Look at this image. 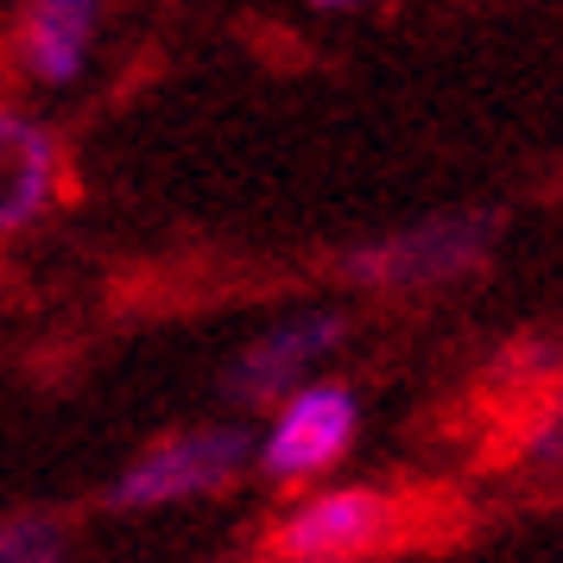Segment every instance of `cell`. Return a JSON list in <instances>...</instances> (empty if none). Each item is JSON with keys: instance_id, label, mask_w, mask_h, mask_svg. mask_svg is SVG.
Here are the masks:
<instances>
[{"instance_id": "6da1fadb", "label": "cell", "mask_w": 563, "mask_h": 563, "mask_svg": "<svg viewBox=\"0 0 563 563\" xmlns=\"http://www.w3.org/2000/svg\"><path fill=\"white\" fill-rule=\"evenodd\" d=\"M500 241V216L494 209H443L424 222H406L393 234H374L342 254V279L361 291H437V285L475 279Z\"/></svg>"}, {"instance_id": "7a4b0ae2", "label": "cell", "mask_w": 563, "mask_h": 563, "mask_svg": "<svg viewBox=\"0 0 563 563\" xmlns=\"http://www.w3.org/2000/svg\"><path fill=\"white\" fill-rule=\"evenodd\" d=\"M254 450L260 443L241 424H190V431H172L108 482V507L114 512H158V507L209 500V494H222V487L241 482V468L254 462Z\"/></svg>"}, {"instance_id": "3957f363", "label": "cell", "mask_w": 563, "mask_h": 563, "mask_svg": "<svg viewBox=\"0 0 563 563\" xmlns=\"http://www.w3.org/2000/svg\"><path fill=\"white\" fill-rule=\"evenodd\" d=\"M406 532V500L386 487H317L310 500L285 512L266 551L273 558H298V563H361L380 558L393 538Z\"/></svg>"}, {"instance_id": "277c9868", "label": "cell", "mask_w": 563, "mask_h": 563, "mask_svg": "<svg viewBox=\"0 0 563 563\" xmlns=\"http://www.w3.org/2000/svg\"><path fill=\"white\" fill-rule=\"evenodd\" d=\"M355 431H361L355 386L305 380L298 393L279 399V411H273V424L254 450V468L266 482H317L355 450Z\"/></svg>"}, {"instance_id": "5b68a950", "label": "cell", "mask_w": 563, "mask_h": 563, "mask_svg": "<svg viewBox=\"0 0 563 563\" xmlns=\"http://www.w3.org/2000/svg\"><path fill=\"white\" fill-rule=\"evenodd\" d=\"M349 342V317L342 310H298L273 323L266 335H254L222 374V393L234 406H279L285 393H298L305 380H317V367Z\"/></svg>"}, {"instance_id": "8992f818", "label": "cell", "mask_w": 563, "mask_h": 563, "mask_svg": "<svg viewBox=\"0 0 563 563\" xmlns=\"http://www.w3.org/2000/svg\"><path fill=\"white\" fill-rule=\"evenodd\" d=\"M64 197V140L26 108L0 102V234L32 229Z\"/></svg>"}, {"instance_id": "52a82bcc", "label": "cell", "mask_w": 563, "mask_h": 563, "mask_svg": "<svg viewBox=\"0 0 563 563\" xmlns=\"http://www.w3.org/2000/svg\"><path fill=\"white\" fill-rule=\"evenodd\" d=\"M96 26H102V0H26L20 7V32H13V52H20L32 82L64 89V82H77L89 70Z\"/></svg>"}, {"instance_id": "ba28073f", "label": "cell", "mask_w": 563, "mask_h": 563, "mask_svg": "<svg viewBox=\"0 0 563 563\" xmlns=\"http://www.w3.org/2000/svg\"><path fill=\"white\" fill-rule=\"evenodd\" d=\"M0 563H64V526L45 512H0Z\"/></svg>"}, {"instance_id": "9c48e42d", "label": "cell", "mask_w": 563, "mask_h": 563, "mask_svg": "<svg viewBox=\"0 0 563 563\" xmlns=\"http://www.w3.org/2000/svg\"><path fill=\"white\" fill-rule=\"evenodd\" d=\"M532 462H544V468H563V406H558V418H551V424L532 437Z\"/></svg>"}, {"instance_id": "30bf717a", "label": "cell", "mask_w": 563, "mask_h": 563, "mask_svg": "<svg viewBox=\"0 0 563 563\" xmlns=\"http://www.w3.org/2000/svg\"><path fill=\"white\" fill-rule=\"evenodd\" d=\"M310 7H317V13H355L361 0H310Z\"/></svg>"}, {"instance_id": "8fae6325", "label": "cell", "mask_w": 563, "mask_h": 563, "mask_svg": "<svg viewBox=\"0 0 563 563\" xmlns=\"http://www.w3.org/2000/svg\"><path fill=\"white\" fill-rule=\"evenodd\" d=\"M260 563H298V558H260Z\"/></svg>"}]
</instances>
